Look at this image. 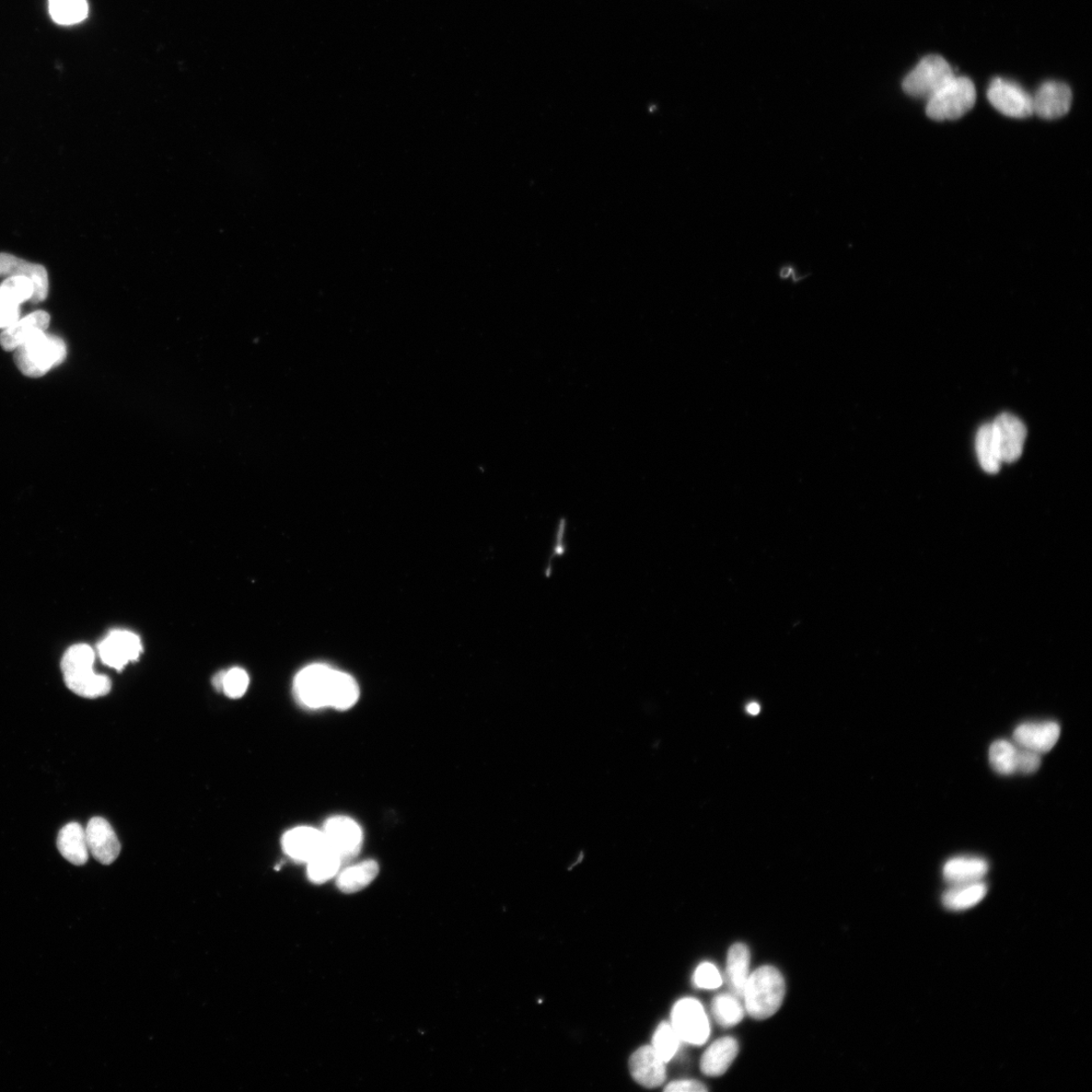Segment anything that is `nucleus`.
<instances>
[{
	"label": "nucleus",
	"mask_w": 1092,
	"mask_h": 1092,
	"mask_svg": "<svg viewBox=\"0 0 1092 1092\" xmlns=\"http://www.w3.org/2000/svg\"><path fill=\"white\" fill-rule=\"evenodd\" d=\"M95 659L94 649L80 644L69 647L61 660L66 686L85 699H99L109 694L112 689L110 678L95 673Z\"/></svg>",
	"instance_id": "nucleus-1"
},
{
	"label": "nucleus",
	"mask_w": 1092,
	"mask_h": 1092,
	"mask_svg": "<svg viewBox=\"0 0 1092 1092\" xmlns=\"http://www.w3.org/2000/svg\"><path fill=\"white\" fill-rule=\"evenodd\" d=\"M786 993L783 975L773 966H763L750 974L742 998L747 1013L766 1019L781 1007Z\"/></svg>",
	"instance_id": "nucleus-2"
},
{
	"label": "nucleus",
	"mask_w": 1092,
	"mask_h": 1092,
	"mask_svg": "<svg viewBox=\"0 0 1092 1092\" xmlns=\"http://www.w3.org/2000/svg\"><path fill=\"white\" fill-rule=\"evenodd\" d=\"M66 354L65 342L60 337L44 332L17 348L15 362L22 374L37 379L61 365Z\"/></svg>",
	"instance_id": "nucleus-3"
},
{
	"label": "nucleus",
	"mask_w": 1092,
	"mask_h": 1092,
	"mask_svg": "<svg viewBox=\"0 0 1092 1092\" xmlns=\"http://www.w3.org/2000/svg\"><path fill=\"white\" fill-rule=\"evenodd\" d=\"M976 102L973 81L965 76H955L927 100L926 113L935 121H954L972 110Z\"/></svg>",
	"instance_id": "nucleus-4"
},
{
	"label": "nucleus",
	"mask_w": 1092,
	"mask_h": 1092,
	"mask_svg": "<svg viewBox=\"0 0 1092 1092\" xmlns=\"http://www.w3.org/2000/svg\"><path fill=\"white\" fill-rule=\"evenodd\" d=\"M955 76L945 58L927 55L905 76L902 88L912 98L927 100Z\"/></svg>",
	"instance_id": "nucleus-5"
},
{
	"label": "nucleus",
	"mask_w": 1092,
	"mask_h": 1092,
	"mask_svg": "<svg viewBox=\"0 0 1092 1092\" xmlns=\"http://www.w3.org/2000/svg\"><path fill=\"white\" fill-rule=\"evenodd\" d=\"M335 670L325 665H311L301 670L294 683L297 699L311 710L330 707Z\"/></svg>",
	"instance_id": "nucleus-6"
},
{
	"label": "nucleus",
	"mask_w": 1092,
	"mask_h": 1092,
	"mask_svg": "<svg viewBox=\"0 0 1092 1092\" xmlns=\"http://www.w3.org/2000/svg\"><path fill=\"white\" fill-rule=\"evenodd\" d=\"M672 1027L683 1042L703 1045L711 1035L710 1020L695 998H683L673 1007Z\"/></svg>",
	"instance_id": "nucleus-7"
},
{
	"label": "nucleus",
	"mask_w": 1092,
	"mask_h": 1092,
	"mask_svg": "<svg viewBox=\"0 0 1092 1092\" xmlns=\"http://www.w3.org/2000/svg\"><path fill=\"white\" fill-rule=\"evenodd\" d=\"M987 98L1006 117L1026 119L1033 114L1032 97L1014 81L994 78L987 89Z\"/></svg>",
	"instance_id": "nucleus-8"
},
{
	"label": "nucleus",
	"mask_w": 1092,
	"mask_h": 1092,
	"mask_svg": "<svg viewBox=\"0 0 1092 1092\" xmlns=\"http://www.w3.org/2000/svg\"><path fill=\"white\" fill-rule=\"evenodd\" d=\"M322 832L327 849L339 856L343 863L351 861L362 849L363 831L351 818H331Z\"/></svg>",
	"instance_id": "nucleus-9"
},
{
	"label": "nucleus",
	"mask_w": 1092,
	"mask_h": 1092,
	"mask_svg": "<svg viewBox=\"0 0 1092 1092\" xmlns=\"http://www.w3.org/2000/svg\"><path fill=\"white\" fill-rule=\"evenodd\" d=\"M992 435L1002 462L1017 461L1024 450L1027 428L1018 417L1004 413L992 423Z\"/></svg>",
	"instance_id": "nucleus-10"
},
{
	"label": "nucleus",
	"mask_w": 1092,
	"mask_h": 1092,
	"mask_svg": "<svg viewBox=\"0 0 1092 1092\" xmlns=\"http://www.w3.org/2000/svg\"><path fill=\"white\" fill-rule=\"evenodd\" d=\"M143 646L140 637L126 631H113L99 645V655L102 663L121 671L130 661L141 656Z\"/></svg>",
	"instance_id": "nucleus-11"
},
{
	"label": "nucleus",
	"mask_w": 1092,
	"mask_h": 1092,
	"mask_svg": "<svg viewBox=\"0 0 1092 1092\" xmlns=\"http://www.w3.org/2000/svg\"><path fill=\"white\" fill-rule=\"evenodd\" d=\"M1072 91L1060 81H1045L1032 97L1033 113L1044 120H1056L1071 111Z\"/></svg>",
	"instance_id": "nucleus-12"
},
{
	"label": "nucleus",
	"mask_w": 1092,
	"mask_h": 1092,
	"mask_svg": "<svg viewBox=\"0 0 1092 1092\" xmlns=\"http://www.w3.org/2000/svg\"><path fill=\"white\" fill-rule=\"evenodd\" d=\"M21 276L30 280L33 286L32 303L38 304L48 296L49 280L45 267L28 262L14 255L0 253V277Z\"/></svg>",
	"instance_id": "nucleus-13"
},
{
	"label": "nucleus",
	"mask_w": 1092,
	"mask_h": 1092,
	"mask_svg": "<svg viewBox=\"0 0 1092 1092\" xmlns=\"http://www.w3.org/2000/svg\"><path fill=\"white\" fill-rule=\"evenodd\" d=\"M89 853L100 864L110 865L117 859L121 844L111 824L101 818L92 819L86 829Z\"/></svg>",
	"instance_id": "nucleus-14"
},
{
	"label": "nucleus",
	"mask_w": 1092,
	"mask_h": 1092,
	"mask_svg": "<svg viewBox=\"0 0 1092 1092\" xmlns=\"http://www.w3.org/2000/svg\"><path fill=\"white\" fill-rule=\"evenodd\" d=\"M630 1071L638 1085L655 1088L665 1083L666 1062L657 1054L653 1045H643L631 1057Z\"/></svg>",
	"instance_id": "nucleus-15"
},
{
	"label": "nucleus",
	"mask_w": 1092,
	"mask_h": 1092,
	"mask_svg": "<svg viewBox=\"0 0 1092 1092\" xmlns=\"http://www.w3.org/2000/svg\"><path fill=\"white\" fill-rule=\"evenodd\" d=\"M1060 734L1059 725L1054 722L1026 723L1015 729L1014 740L1018 747L1041 754L1055 747Z\"/></svg>",
	"instance_id": "nucleus-16"
},
{
	"label": "nucleus",
	"mask_w": 1092,
	"mask_h": 1092,
	"mask_svg": "<svg viewBox=\"0 0 1092 1092\" xmlns=\"http://www.w3.org/2000/svg\"><path fill=\"white\" fill-rule=\"evenodd\" d=\"M285 853L298 862L308 863L326 849L322 831L300 827L287 832L283 838Z\"/></svg>",
	"instance_id": "nucleus-17"
},
{
	"label": "nucleus",
	"mask_w": 1092,
	"mask_h": 1092,
	"mask_svg": "<svg viewBox=\"0 0 1092 1092\" xmlns=\"http://www.w3.org/2000/svg\"><path fill=\"white\" fill-rule=\"evenodd\" d=\"M50 325V315L44 311H36L25 318L18 320L11 326L0 334V345L7 352H15L20 345L26 343L33 337L47 331Z\"/></svg>",
	"instance_id": "nucleus-18"
},
{
	"label": "nucleus",
	"mask_w": 1092,
	"mask_h": 1092,
	"mask_svg": "<svg viewBox=\"0 0 1092 1092\" xmlns=\"http://www.w3.org/2000/svg\"><path fill=\"white\" fill-rule=\"evenodd\" d=\"M739 1043L733 1037L716 1040L702 1055L701 1072L707 1076H722L737 1059Z\"/></svg>",
	"instance_id": "nucleus-19"
},
{
	"label": "nucleus",
	"mask_w": 1092,
	"mask_h": 1092,
	"mask_svg": "<svg viewBox=\"0 0 1092 1092\" xmlns=\"http://www.w3.org/2000/svg\"><path fill=\"white\" fill-rule=\"evenodd\" d=\"M989 863L980 857H955L949 859L943 875L951 886L981 881L989 872Z\"/></svg>",
	"instance_id": "nucleus-20"
},
{
	"label": "nucleus",
	"mask_w": 1092,
	"mask_h": 1092,
	"mask_svg": "<svg viewBox=\"0 0 1092 1092\" xmlns=\"http://www.w3.org/2000/svg\"><path fill=\"white\" fill-rule=\"evenodd\" d=\"M58 850L67 859L76 866H83L88 859V846L86 829L77 822L66 824L58 834Z\"/></svg>",
	"instance_id": "nucleus-21"
},
{
	"label": "nucleus",
	"mask_w": 1092,
	"mask_h": 1092,
	"mask_svg": "<svg viewBox=\"0 0 1092 1092\" xmlns=\"http://www.w3.org/2000/svg\"><path fill=\"white\" fill-rule=\"evenodd\" d=\"M751 952L745 944L730 947L726 961V979L731 992L742 997L750 976Z\"/></svg>",
	"instance_id": "nucleus-22"
},
{
	"label": "nucleus",
	"mask_w": 1092,
	"mask_h": 1092,
	"mask_svg": "<svg viewBox=\"0 0 1092 1092\" xmlns=\"http://www.w3.org/2000/svg\"><path fill=\"white\" fill-rule=\"evenodd\" d=\"M987 886L982 881L952 886L944 893L943 904L950 911H966L978 905L986 896Z\"/></svg>",
	"instance_id": "nucleus-23"
},
{
	"label": "nucleus",
	"mask_w": 1092,
	"mask_h": 1092,
	"mask_svg": "<svg viewBox=\"0 0 1092 1092\" xmlns=\"http://www.w3.org/2000/svg\"><path fill=\"white\" fill-rule=\"evenodd\" d=\"M379 872V864L373 859H367L341 871L337 878V887L348 894L358 892L367 887Z\"/></svg>",
	"instance_id": "nucleus-24"
},
{
	"label": "nucleus",
	"mask_w": 1092,
	"mask_h": 1092,
	"mask_svg": "<svg viewBox=\"0 0 1092 1092\" xmlns=\"http://www.w3.org/2000/svg\"><path fill=\"white\" fill-rule=\"evenodd\" d=\"M358 697L356 681L348 673L335 670L330 707L337 711L350 710L357 702Z\"/></svg>",
	"instance_id": "nucleus-25"
},
{
	"label": "nucleus",
	"mask_w": 1092,
	"mask_h": 1092,
	"mask_svg": "<svg viewBox=\"0 0 1092 1092\" xmlns=\"http://www.w3.org/2000/svg\"><path fill=\"white\" fill-rule=\"evenodd\" d=\"M975 448L980 466L986 473L994 474L1001 470L1003 462L998 456L992 423L980 427L978 435H976Z\"/></svg>",
	"instance_id": "nucleus-26"
},
{
	"label": "nucleus",
	"mask_w": 1092,
	"mask_h": 1092,
	"mask_svg": "<svg viewBox=\"0 0 1092 1092\" xmlns=\"http://www.w3.org/2000/svg\"><path fill=\"white\" fill-rule=\"evenodd\" d=\"M49 13L58 25L72 26L87 19V0H49Z\"/></svg>",
	"instance_id": "nucleus-27"
},
{
	"label": "nucleus",
	"mask_w": 1092,
	"mask_h": 1092,
	"mask_svg": "<svg viewBox=\"0 0 1092 1092\" xmlns=\"http://www.w3.org/2000/svg\"><path fill=\"white\" fill-rule=\"evenodd\" d=\"M735 994H719L712 1001V1014L720 1026L730 1028L739 1024L745 1016V1008Z\"/></svg>",
	"instance_id": "nucleus-28"
},
{
	"label": "nucleus",
	"mask_w": 1092,
	"mask_h": 1092,
	"mask_svg": "<svg viewBox=\"0 0 1092 1092\" xmlns=\"http://www.w3.org/2000/svg\"><path fill=\"white\" fill-rule=\"evenodd\" d=\"M342 864V859L326 847L307 863L308 877L313 883L327 882L340 874Z\"/></svg>",
	"instance_id": "nucleus-29"
},
{
	"label": "nucleus",
	"mask_w": 1092,
	"mask_h": 1092,
	"mask_svg": "<svg viewBox=\"0 0 1092 1092\" xmlns=\"http://www.w3.org/2000/svg\"><path fill=\"white\" fill-rule=\"evenodd\" d=\"M1019 747L1005 739L992 743L990 749V762L995 772L1001 775L1017 773Z\"/></svg>",
	"instance_id": "nucleus-30"
},
{
	"label": "nucleus",
	"mask_w": 1092,
	"mask_h": 1092,
	"mask_svg": "<svg viewBox=\"0 0 1092 1092\" xmlns=\"http://www.w3.org/2000/svg\"><path fill=\"white\" fill-rule=\"evenodd\" d=\"M681 1039L669 1022H661L653 1037V1048L666 1063L672 1060L680 1047Z\"/></svg>",
	"instance_id": "nucleus-31"
},
{
	"label": "nucleus",
	"mask_w": 1092,
	"mask_h": 1092,
	"mask_svg": "<svg viewBox=\"0 0 1092 1092\" xmlns=\"http://www.w3.org/2000/svg\"><path fill=\"white\" fill-rule=\"evenodd\" d=\"M249 686L248 673L240 668H234L224 673L222 691L230 699H240L246 693Z\"/></svg>",
	"instance_id": "nucleus-32"
},
{
	"label": "nucleus",
	"mask_w": 1092,
	"mask_h": 1092,
	"mask_svg": "<svg viewBox=\"0 0 1092 1092\" xmlns=\"http://www.w3.org/2000/svg\"><path fill=\"white\" fill-rule=\"evenodd\" d=\"M0 290L16 300L20 304L31 300L33 294L32 282L21 276L7 277V280L0 285Z\"/></svg>",
	"instance_id": "nucleus-33"
},
{
	"label": "nucleus",
	"mask_w": 1092,
	"mask_h": 1092,
	"mask_svg": "<svg viewBox=\"0 0 1092 1092\" xmlns=\"http://www.w3.org/2000/svg\"><path fill=\"white\" fill-rule=\"evenodd\" d=\"M694 984L703 990H716L723 984L722 975L712 963H702L695 970Z\"/></svg>",
	"instance_id": "nucleus-34"
},
{
	"label": "nucleus",
	"mask_w": 1092,
	"mask_h": 1092,
	"mask_svg": "<svg viewBox=\"0 0 1092 1092\" xmlns=\"http://www.w3.org/2000/svg\"><path fill=\"white\" fill-rule=\"evenodd\" d=\"M20 304L0 290V329H7L20 320Z\"/></svg>",
	"instance_id": "nucleus-35"
},
{
	"label": "nucleus",
	"mask_w": 1092,
	"mask_h": 1092,
	"mask_svg": "<svg viewBox=\"0 0 1092 1092\" xmlns=\"http://www.w3.org/2000/svg\"><path fill=\"white\" fill-rule=\"evenodd\" d=\"M1041 766L1040 753L1019 747L1017 759V772L1022 774L1035 773Z\"/></svg>",
	"instance_id": "nucleus-36"
},
{
	"label": "nucleus",
	"mask_w": 1092,
	"mask_h": 1092,
	"mask_svg": "<svg viewBox=\"0 0 1092 1092\" xmlns=\"http://www.w3.org/2000/svg\"><path fill=\"white\" fill-rule=\"evenodd\" d=\"M667 1092H699L707 1091L705 1085L696 1080H678L665 1088Z\"/></svg>",
	"instance_id": "nucleus-37"
},
{
	"label": "nucleus",
	"mask_w": 1092,
	"mask_h": 1092,
	"mask_svg": "<svg viewBox=\"0 0 1092 1092\" xmlns=\"http://www.w3.org/2000/svg\"><path fill=\"white\" fill-rule=\"evenodd\" d=\"M760 711H761V707L756 702L750 703L747 707V712L751 715H758Z\"/></svg>",
	"instance_id": "nucleus-38"
}]
</instances>
